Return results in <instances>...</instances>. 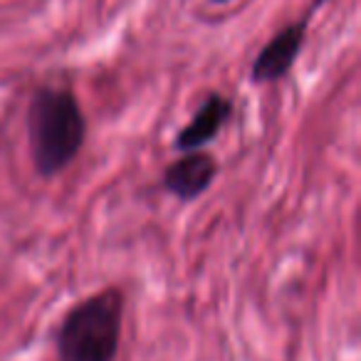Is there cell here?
<instances>
[{"label": "cell", "mask_w": 361, "mask_h": 361, "mask_svg": "<svg viewBox=\"0 0 361 361\" xmlns=\"http://www.w3.org/2000/svg\"><path fill=\"white\" fill-rule=\"evenodd\" d=\"M25 126L32 166L42 178L65 171L87 139V119L75 92L67 87H40L27 106Z\"/></svg>", "instance_id": "obj_1"}, {"label": "cell", "mask_w": 361, "mask_h": 361, "mask_svg": "<svg viewBox=\"0 0 361 361\" xmlns=\"http://www.w3.org/2000/svg\"><path fill=\"white\" fill-rule=\"evenodd\" d=\"M124 295L106 287L77 302L55 334L57 361H114L121 341Z\"/></svg>", "instance_id": "obj_2"}, {"label": "cell", "mask_w": 361, "mask_h": 361, "mask_svg": "<svg viewBox=\"0 0 361 361\" xmlns=\"http://www.w3.org/2000/svg\"><path fill=\"white\" fill-rule=\"evenodd\" d=\"M307 25H310V16L285 25L267 40V45L257 52L250 67V80L255 85H272L290 75L292 67L300 60L302 47H305Z\"/></svg>", "instance_id": "obj_3"}, {"label": "cell", "mask_w": 361, "mask_h": 361, "mask_svg": "<svg viewBox=\"0 0 361 361\" xmlns=\"http://www.w3.org/2000/svg\"><path fill=\"white\" fill-rule=\"evenodd\" d=\"M218 176V161L208 154L206 149L201 151H188L173 164L166 166L164 171V188L173 198L183 203H193L213 186V180Z\"/></svg>", "instance_id": "obj_4"}, {"label": "cell", "mask_w": 361, "mask_h": 361, "mask_svg": "<svg viewBox=\"0 0 361 361\" xmlns=\"http://www.w3.org/2000/svg\"><path fill=\"white\" fill-rule=\"evenodd\" d=\"M231 116H233V102L226 94H221V92H211L198 104V109L193 111L191 121L183 129H178V134L173 139V149L180 151V154L201 151L203 146H208L221 134V129L231 121Z\"/></svg>", "instance_id": "obj_5"}, {"label": "cell", "mask_w": 361, "mask_h": 361, "mask_svg": "<svg viewBox=\"0 0 361 361\" xmlns=\"http://www.w3.org/2000/svg\"><path fill=\"white\" fill-rule=\"evenodd\" d=\"M324 3H329V0H312L310 13H312V11H317V8H322V6H324ZM310 13H307V16H310Z\"/></svg>", "instance_id": "obj_6"}, {"label": "cell", "mask_w": 361, "mask_h": 361, "mask_svg": "<svg viewBox=\"0 0 361 361\" xmlns=\"http://www.w3.org/2000/svg\"><path fill=\"white\" fill-rule=\"evenodd\" d=\"M211 3H228V0H211Z\"/></svg>", "instance_id": "obj_7"}]
</instances>
